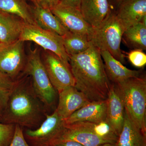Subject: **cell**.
I'll return each mask as SVG.
<instances>
[{"instance_id":"obj_24","label":"cell","mask_w":146,"mask_h":146,"mask_svg":"<svg viewBox=\"0 0 146 146\" xmlns=\"http://www.w3.org/2000/svg\"><path fill=\"white\" fill-rule=\"evenodd\" d=\"M15 80L0 74V117L5 108Z\"/></svg>"},{"instance_id":"obj_6","label":"cell","mask_w":146,"mask_h":146,"mask_svg":"<svg viewBox=\"0 0 146 146\" xmlns=\"http://www.w3.org/2000/svg\"><path fill=\"white\" fill-rule=\"evenodd\" d=\"M65 125V119L54 110L47 114L39 127L25 131L24 136L31 146H52L63 133Z\"/></svg>"},{"instance_id":"obj_20","label":"cell","mask_w":146,"mask_h":146,"mask_svg":"<svg viewBox=\"0 0 146 146\" xmlns=\"http://www.w3.org/2000/svg\"><path fill=\"white\" fill-rule=\"evenodd\" d=\"M31 9L35 22L39 27L61 36L68 31L50 9L36 5Z\"/></svg>"},{"instance_id":"obj_16","label":"cell","mask_w":146,"mask_h":146,"mask_svg":"<svg viewBox=\"0 0 146 146\" xmlns=\"http://www.w3.org/2000/svg\"><path fill=\"white\" fill-rule=\"evenodd\" d=\"M107 106V99L91 102L65 119V124L80 122L98 123L105 121Z\"/></svg>"},{"instance_id":"obj_28","label":"cell","mask_w":146,"mask_h":146,"mask_svg":"<svg viewBox=\"0 0 146 146\" xmlns=\"http://www.w3.org/2000/svg\"><path fill=\"white\" fill-rule=\"evenodd\" d=\"M35 5L51 9L60 3V0H32Z\"/></svg>"},{"instance_id":"obj_10","label":"cell","mask_w":146,"mask_h":146,"mask_svg":"<svg viewBox=\"0 0 146 146\" xmlns=\"http://www.w3.org/2000/svg\"><path fill=\"white\" fill-rule=\"evenodd\" d=\"M51 11L68 31L88 37L94 31V29L84 20L80 9L59 3Z\"/></svg>"},{"instance_id":"obj_27","label":"cell","mask_w":146,"mask_h":146,"mask_svg":"<svg viewBox=\"0 0 146 146\" xmlns=\"http://www.w3.org/2000/svg\"><path fill=\"white\" fill-rule=\"evenodd\" d=\"M8 146H30L24 136L23 127L20 125H15L13 138Z\"/></svg>"},{"instance_id":"obj_2","label":"cell","mask_w":146,"mask_h":146,"mask_svg":"<svg viewBox=\"0 0 146 146\" xmlns=\"http://www.w3.org/2000/svg\"><path fill=\"white\" fill-rule=\"evenodd\" d=\"M69 57L75 87L91 102L107 99L111 83L99 50L92 44L84 52Z\"/></svg>"},{"instance_id":"obj_12","label":"cell","mask_w":146,"mask_h":146,"mask_svg":"<svg viewBox=\"0 0 146 146\" xmlns=\"http://www.w3.org/2000/svg\"><path fill=\"white\" fill-rule=\"evenodd\" d=\"M58 94V103L55 110L64 119L91 102L75 86H68Z\"/></svg>"},{"instance_id":"obj_3","label":"cell","mask_w":146,"mask_h":146,"mask_svg":"<svg viewBox=\"0 0 146 146\" xmlns=\"http://www.w3.org/2000/svg\"><path fill=\"white\" fill-rule=\"evenodd\" d=\"M119 91L125 110L137 127L146 133V79L131 78L115 84Z\"/></svg>"},{"instance_id":"obj_23","label":"cell","mask_w":146,"mask_h":146,"mask_svg":"<svg viewBox=\"0 0 146 146\" xmlns=\"http://www.w3.org/2000/svg\"><path fill=\"white\" fill-rule=\"evenodd\" d=\"M62 38L65 52L69 56L84 52L92 44L87 35L69 31L63 35Z\"/></svg>"},{"instance_id":"obj_8","label":"cell","mask_w":146,"mask_h":146,"mask_svg":"<svg viewBox=\"0 0 146 146\" xmlns=\"http://www.w3.org/2000/svg\"><path fill=\"white\" fill-rule=\"evenodd\" d=\"M27 57L23 41L0 44V74L15 80L24 73Z\"/></svg>"},{"instance_id":"obj_21","label":"cell","mask_w":146,"mask_h":146,"mask_svg":"<svg viewBox=\"0 0 146 146\" xmlns=\"http://www.w3.org/2000/svg\"><path fill=\"white\" fill-rule=\"evenodd\" d=\"M0 11L18 16L27 23L36 25L31 7L25 0H0Z\"/></svg>"},{"instance_id":"obj_9","label":"cell","mask_w":146,"mask_h":146,"mask_svg":"<svg viewBox=\"0 0 146 146\" xmlns=\"http://www.w3.org/2000/svg\"><path fill=\"white\" fill-rule=\"evenodd\" d=\"M40 55L50 81L58 93L68 86H75L70 64L49 51L44 50Z\"/></svg>"},{"instance_id":"obj_19","label":"cell","mask_w":146,"mask_h":146,"mask_svg":"<svg viewBox=\"0 0 146 146\" xmlns=\"http://www.w3.org/2000/svg\"><path fill=\"white\" fill-rule=\"evenodd\" d=\"M116 143L117 146H146V133L136 126L125 110L122 129Z\"/></svg>"},{"instance_id":"obj_4","label":"cell","mask_w":146,"mask_h":146,"mask_svg":"<svg viewBox=\"0 0 146 146\" xmlns=\"http://www.w3.org/2000/svg\"><path fill=\"white\" fill-rule=\"evenodd\" d=\"M24 73L30 77L35 91L47 111L55 110L58 92L50 81L37 48L30 50Z\"/></svg>"},{"instance_id":"obj_30","label":"cell","mask_w":146,"mask_h":146,"mask_svg":"<svg viewBox=\"0 0 146 146\" xmlns=\"http://www.w3.org/2000/svg\"><path fill=\"white\" fill-rule=\"evenodd\" d=\"M52 146H84L78 142L73 141H59L55 143Z\"/></svg>"},{"instance_id":"obj_26","label":"cell","mask_w":146,"mask_h":146,"mask_svg":"<svg viewBox=\"0 0 146 146\" xmlns=\"http://www.w3.org/2000/svg\"><path fill=\"white\" fill-rule=\"evenodd\" d=\"M127 58L131 64L137 68H143L146 64V54L142 50H131L127 54Z\"/></svg>"},{"instance_id":"obj_22","label":"cell","mask_w":146,"mask_h":146,"mask_svg":"<svg viewBox=\"0 0 146 146\" xmlns=\"http://www.w3.org/2000/svg\"><path fill=\"white\" fill-rule=\"evenodd\" d=\"M126 45L133 50L146 49V25L140 22L124 32L122 39Z\"/></svg>"},{"instance_id":"obj_32","label":"cell","mask_w":146,"mask_h":146,"mask_svg":"<svg viewBox=\"0 0 146 146\" xmlns=\"http://www.w3.org/2000/svg\"><path fill=\"white\" fill-rule=\"evenodd\" d=\"M97 146H117L116 143H105Z\"/></svg>"},{"instance_id":"obj_14","label":"cell","mask_w":146,"mask_h":146,"mask_svg":"<svg viewBox=\"0 0 146 146\" xmlns=\"http://www.w3.org/2000/svg\"><path fill=\"white\" fill-rule=\"evenodd\" d=\"M107 101L106 121L119 136L123 125L125 108L122 98L115 84H110Z\"/></svg>"},{"instance_id":"obj_18","label":"cell","mask_w":146,"mask_h":146,"mask_svg":"<svg viewBox=\"0 0 146 146\" xmlns=\"http://www.w3.org/2000/svg\"><path fill=\"white\" fill-rule=\"evenodd\" d=\"M25 23L18 16L0 11V44H7L19 40Z\"/></svg>"},{"instance_id":"obj_25","label":"cell","mask_w":146,"mask_h":146,"mask_svg":"<svg viewBox=\"0 0 146 146\" xmlns=\"http://www.w3.org/2000/svg\"><path fill=\"white\" fill-rule=\"evenodd\" d=\"M16 125L0 122V146H8L14 135Z\"/></svg>"},{"instance_id":"obj_15","label":"cell","mask_w":146,"mask_h":146,"mask_svg":"<svg viewBox=\"0 0 146 146\" xmlns=\"http://www.w3.org/2000/svg\"><path fill=\"white\" fill-rule=\"evenodd\" d=\"M117 6L115 13L125 31L146 16V0H125Z\"/></svg>"},{"instance_id":"obj_13","label":"cell","mask_w":146,"mask_h":146,"mask_svg":"<svg viewBox=\"0 0 146 146\" xmlns=\"http://www.w3.org/2000/svg\"><path fill=\"white\" fill-rule=\"evenodd\" d=\"M80 10L94 29L101 26L112 13L109 0H82Z\"/></svg>"},{"instance_id":"obj_17","label":"cell","mask_w":146,"mask_h":146,"mask_svg":"<svg viewBox=\"0 0 146 146\" xmlns=\"http://www.w3.org/2000/svg\"><path fill=\"white\" fill-rule=\"evenodd\" d=\"M104 63L106 74L110 82L117 84L131 78L141 76V70H134L127 68L107 51H100Z\"/></svg>"},{"instance_id":"obj_1","label":"cell","mask_w":146,"mask_h":146,"mask_svg":"<svg viewBox=\"0 0 146 146\" xmlns=\"http://www.w3.org/2000/svg\"><path fill=\"white\" fill-rule=\"evenodd\" d=\"M47 112L35 91L30 77L23 73L14 81L0 122L35 129L46 119Z\"/></svg>"},{"instance_id":"obj_11","label":"cell","mask_w":146,"mask_h":146,"mask_svg":"<svg viewBox=\"0 0 146 146\" xmlns=\"http://www.w3.org/2000/svg\"><path fill=\"white\" fill-rule=\"evenodd\" d=\"M64 141H76L84 146H97L103 144L114 143L109 140L97 135L87 127L84 122L65 125L63 133L55 143Z\"/></svg>"},{"instance_id":"obj_7","label":"cell","mask_w":146,"mask_h":146,"mask_svg":"<svg viewBox=\"0 0 146 146\" xmlns=\"http://www.w3.org/2000/svg\"><path fill=\"white\" fill-rule=\"evenodd\" d=\"M19 40L34 42L45 50L54 53L70 64V58L64 48L62 36L57 33L43 29L36 25L25 23Z\"/></svg>"},{"instance_id":"obj_31","label":"cell","mask_w":146,"mask_h":146,"mask_svg":"<svg viewBox=\"0 0 146 146\" xmlns=\"http://www.w3.org/2000/svg\"><path fill=\"white\" fill-rule=\"evenodd\" d=\"M124 1H125V0H109V2H110L112 3H113V4L118 5L119 4H120V3Z\"/></svg>"},{"instance_id":"obj_5","label":"cell","mask_w":146,"mask_h":146,"mask_svg":"<svg viewBox=\"0 0 146 146\" xmlns=\"http://www.w3.org/2000/svg\"><path fill=\"white\" fill-rule=\"evenodd\" d=\"M125 30L115 13H112L104 23L95 29L88 37L89 41L100 51H107L122 64L125 63V56L121 49Z\"/></svg>"},{"instance_id":"obj_29","label":"cell","mask_w":146,"mask_h":146,"mask_svg":"<svg viewBox=\"0 0 146 146\" xmlns=\"http://www.w3.org/2000/svg\"><path fill=\"white\" fill-rule=\"evenodd\" d=\"M82 0H60V4L80 9Z\"/></svg>"}]
</instances>
